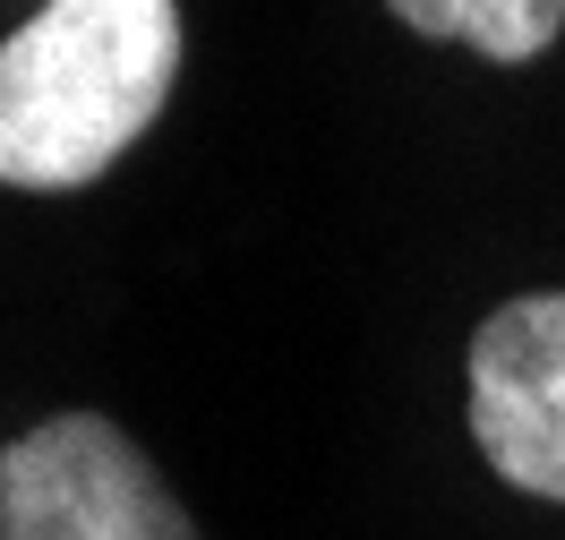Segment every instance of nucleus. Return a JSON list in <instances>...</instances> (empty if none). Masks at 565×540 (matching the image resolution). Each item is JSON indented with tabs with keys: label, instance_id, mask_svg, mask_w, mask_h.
Segmentation results:
<instances>
[{
	"label": "nucleus",
	"instance_id": "obj_1",
	"mask_svg": "<svg viewBox=\"0 0 565 540\" xmlns=\"http://www.w3.org/2000/svg\"><path fill=\"white\" fill-rule=\"evenodd\" d=\"M180 0H43L0 35V189H86L154 129Z\"/></svg>",
	"mask_w": 565,
	"mask_h": 540
},
{
	"label": "nucleus",
	"instance_id": "obj_2",
	"mask_svg": "<svg viewBox=\"0 0 565 540\" xmlns=\"http://www.w3.org/2000/svg\"><path fill=\"white\" fill-rule=\"evenodd\" d=\"M0 540H206L138 437L104 412H52L0 446Z\"/></svg>",
	"mask_w": 565,
	"mask_h": 540
},
{
	"label": "nucleus",
	"instance_id": "obj_3",
	"mask_svg": "<svg viewBox=\"0 0 565 540\" xmlns=\"http://www.w3.org/2000/svg\"><path fill=\"white\" fill-rule=\"evenodd\" d=\"M471 437L505 489L565 506V292H523L480 318Z\"/></svg>",
	"mask_w": 565,
	"mask_h": 540
},
{
	"label": "nucleus",
	"instance_id": "obj_4",
	"mask_svg": "<svg viewBox=\"0 0 565 540\" xmlns=\"http://www.w3.org/2000/svg\"><path fill=\"white\" fill-rule=\"evenodd\" d=\"M394 18L428 43H462L497 70H523L565 35V0H386Z\"/></svg>",
	"mask_w": 565,
	"mask_h": 540
}]
</instances>
